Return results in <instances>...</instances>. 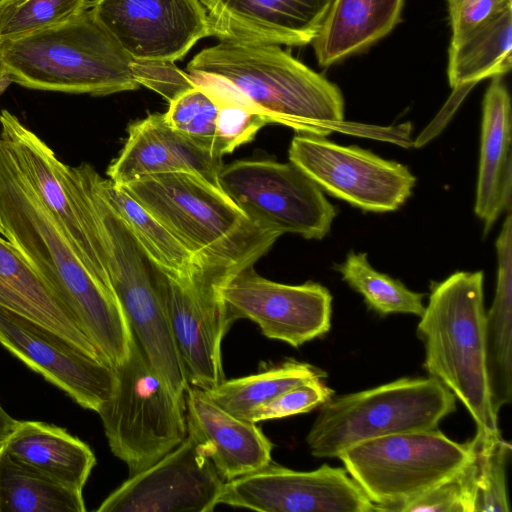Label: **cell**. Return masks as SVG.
Masks as SVG:
<instances>
[{"label": "cell", "instance_id": "8fae6325", "mask_svg": "<svg viewBox=\"0 0 512 512\" xmlns=\"http://www.w3.org/2000/svg\"><path fill=\"white\" fill-rule=\"evenodd\" d=\"M0 125V139L21 174L86 268L108 291L100 264L101 242L97 224L73 167L61 162L43 140L8 110L0 112Z\"/></svg>", "mask_w": 512, "mask_h": 512}, {"label": "cell", "instance_id": "7a4b0ae2", "mask_svg": "<svg viewBox=\"0 0 512 512\" xmlns=\"http://www.w3.org/2000/svg\"><path fill=\"white\" fill-rule=\"evenodd\" d=\"M187 71L221 79L270 124L290 127L298 134L326 137L344 120L338 86L275 44L221 40L196 54Z\"/></svg>", "mask_w": 512, "mask_h": 512}, {"label": "cell", "instance_id": "74e56055", "mask_svg": "<svg viewBox=\"0 0 512 512\" xmlns=\"http://www.w3.org/2000/svg\"><path fill=\"white\" fill-rule=\"evenodd\" d=\"M16 422H17V420L12 418L0 404V444L5 440V438L12 431Z\"/></svg>", "mask_w": 512, "mask_h": 512}, {"label": "cell", "instance_id": "8d00e7d4", "mask_svg": "<svg viewBox=\"0 0 512 512\" xmlns=\"http://www.w3.org/2000/svg\"><path fill=\"white\" fill-rule=\"evenodd\" d=\"M447 4L454 43L512 4V0H447Z\"/></svg>", "mask_w": 512, "mask_h": 512}, {"label": "cell", "instance_id": "d590c367", "mask_svg": "<svg viewBox=\"0 0 512 512\" xmlns=\"http://www.w3.org/2000/svg\"><path fill=\"white\" fill-rule=\"evenodd\" d=\"M333 395L334 391L322 382V379L307 381L288 389L259 407L251 414L249 421L258 423L306 413L320 407Z\"/></svg>", "mask_w": 512, "mask_h": 512}, {"label": "cell", "instance_id": "9c48e42d", "mask_svg": "<svg viewBox=\"0 0 512 512\" xmlns=\"http://www.w3.org/2000/svg\"><path fill=\"white\" fill-rule=\"evenodd\" d=\"M221 190L263 229L322 239L337 215L324 192L292 162L238 160L223 166Z\"/></svg>", "mask_w": 512, "mask_h": 512}, {"label": "cell", "instance_id": "ac0fdd59", "mask_svg": "<svg viewBox=\"0 0 512 512\" xmlns=\"http://www.w3.org/2000/svg\"><path fill=\"white\" fill-rule=\"evenodd\" d=\"M211 36L303 46L319 33L334 0H200Z\"/></svg>", "mask_w": 512, "mask_h": 512}, {"label": "cell", "instance_id": "d4e9b609", "mask_svg": "<svg viewBox=\"0 0 512 512\" xmlns=\"http://www.w3.org/2000/svg\"><path fill=\"white\" fill-rule=\"evenodd\" d=\"M497 284L485 316L486 367L494 410L512 400V217L507 211L496 240Z\"/></svg>", "mask_w": 512, "mask_h": 512}, {"label": "cell", "instance_id": "f1b7e54d", "mask_svg": "<svg viewBox=\"0 0 512 512\" xmlns=\"http://www.w3.org/2000/svg\"><path fill=\"white\" fill-rule=\"evenodd\" d=\"M325 376L324 372L308 363L289 360L257 374L224 380L216 388L205 392L226 412L249 421L255 410L281 393Z\"/></svg>", "mask_w": 512, "mask_h": 512}, {"label": "cell", "instance_id": "484cf974", "mask_svg": "<svg viewBox=\"0 0 512 512\" xmlns=\"http://www.w3.org/2000/svg\"><path fill=\"white\" fill-rule=\"evenodd\" d=\"M448 55V80L455 91L507 73L512 66V4L450 43Z\"/></svg>", "mask_w": 512, "mask_h": 512}, {"label": "cell", "instance_id": "2e32d148", "mask_svg": "<svg viewBox=\"0 0 512 512\" xmlns=\"http://www.w3.org/2000/svg\"><path fill=\"white\" fill-rule=\"evenodd\" d=\"M225 481L194 438H186L145 470L129 476L98 512H209Z\"/></svg>", "mask_w": 512, "mask_h": 512}, {"label": "cell", "instance_id": "6da1fadb", "mask_svg": "<svg viewBox=\"0 0 512 512\" xmlns=\"http://www.w3.org/2000/svg\"><path fill=\"white\" fill-rule=\"evenodd\" d=\"M0 224L12 243L113 367L132 331L116 300L89 272L0 139Z\"/></svg>", "mask_w": 512, "mask_h": 512}, {"label": "cell", "instance_id": "ba28073f", "mask_svg": "<svg viewBox=\"0 0 512 512\" xmlns=\"http://www.w3.org/2000/svg\"><path fill=\"white\" fill-rule=\"evenodd\" d=\"M473 457L436 429L387 435L355 444L339 458L381 511H395L462 469Z\"/></svg>", "mask_w": 512, "mask_h": 512}, {"label": "cell", "instance_id": "44dd1931", "mask_svg": "<svg viewBox=\"0 0 512 512\" xmlns=\"http://www.w3.org/2000/svg\"><path fill=\"white\" fill-rule=\"evenodd\" d=\"M511 99L501 76L492 77L483 99L481 148L474 212L488 233L511 210Z\"/></svg>", "mask_w": 512, "mask_h": 512}, {"label": "cell", "instance_id": "3957f363", "mask_svg": "<svg viewBox=\"0 0 512 512\" xmlns=\"http://www.w3.org/2000/svg\"><path fill=\"white\" fill-rule=\"evenodd\" d=\"M151 64L128 56L87 9L56 27L1 42L0 87L104 96L144 86Z\"/></svg>", "mask_w": 512, "mask_h": 512}, {"label": "cell", "instance_id": "e0dca14e", "mask_svg": "<svg viewBox=\"0 0 512 512\" xmlns=\"http://www.w3.org/2000/svg\"><path fill=\"white\" fill-rule=\"evenodd\" d=\"M0 344L85 409L98 412L113 391L112 365L1 306Z\"/></svg>", "mask_w": 512, "mask_h": 512}, {"label": "cell", "instance_id": "52a82bcc", "mask_svg": "<svg viewBox=\"0 0 512 512\" xmlns=\"http://www.w3.org/2000/svg\"><path fill=\"white\" fill-rule=\"evenodd\" d=\"M114 371L113 391L97 413L111 451L132 476L186 438L185 402L155 372L133 333L129 353Z\"/></svg>", "mask_w": 512, "mask_h": 512}, {"label": "cell", "instance_id": "4316f807", "mask_svg": "<svg viewBox=\"0 0 512 512\" xmlns=\"http://www.w3.org/2000/svg\"><path fill=\"white\" fill-rule=\"evenodd\" d=\"M91 177L99 194L126 223L155 265L174 279L189 277L200 260L121 186L101 177L93 167Z\"/></svg>", "mask_w": 512, "mask_h": 512}, {"label": "cell", "instance_id": "5bb4252c", "mask_svg": "<svg viewBox=\"0 0 512 512\" xmlns=\"http://www.w3.org/2000/svg\"><path fill=\"white\" fill-rule=\"evenodd\" d=\"M90 11L136 61L174 63L211 36L200 0H93Z\"/></svg>", "mask_w": 512, "mask_h": 512}, {"label": "cell", "instance_id": "9a60e30c", "mask_svg": "<svg viewBox=\"0 0 512 512\" xmlns=\"http://www.w3.org/2000/svg\"><path fill=\"white\" fill-rule=\"evenodd\" d=\"M219 504L263 512H375L346 469L322 465L296 471L278 464L224 483Z\"/></svg>", "mask_w": 512, "mask_h": 512}, {"label": "cell", "instance_id": "d6986e66", "mask_svg": "<svg viewBox=\"0 0 512 512\" xmlns=\"http://www.w3.org/2000/svg\"><path fill=\"white\" fill-rule=\"evenodd\" d=\"M127 132L122 150L107 169L114 184L152 174L187 172L219 187L222 157L173 129L164 114L153 113L134 121Z\"/></svg>", "mask_w": 512, "mask_h": 512}, {"label": "cell", "instance_id": "f546056e", "mask_svg": "<svg viewBox=\"0 0 512 512\" xmlns=\"http://www.w3.org/2000/svg\"><path fill=\"white\" fill-rule=\"evenodd\" d=\"M335 269L342 279L361 294L367 306L381 316L413 314L421 317L425 294L408 289L401 281L374 269L366 253L350 251Z\"/></svg>", "mask_w": 512, "mask_h": 512}, {"label": "cell", "instance_id": "30bf717a", "mask_svg": "<svg viewBox=\"0 0 512 512\" xmlns=\"http://www.w3.org/2000/svg\"><path fill=\"white\" fill-rule=\"evenodd\" d=\"M236 272L202 261L182 280L157 270L158 290L188 383L204 391L224 381L221 343L231 323L221 288Z\"/></svg>", "mask_w": 512, "mask_h": 512}, {"label": "cell", "instance_id": "83f0119b", "mask_svg": "<svg viewBox=\"0 0 512 512\" xmlns=\"http://www.w3.org/2000/svg\"><path fill=\"white\" fill-rule=\"evenodd\" d=\"M82 490L11 457L0 446V512H84Z\"/></svg>", "mask_w": 512, "mask_h": 512}, {"label": "cell", "instance_id": "1f68e13d", "mask_svg": "<svg viewBox=\"0 0 512 512\" xmlns=\"http://www.w3.org/2000/svg\"><path fill=\"white\" fill-rule=\"evenodd\" d=\"M474 462V512H510L506 464L511 446L500 433L475 434L469 441Z\"/></svg>", "mask_w": 512, "mask_h": 512}, {"label": "cell", "instance_id": "4dcf8cb0", "mask_svg": "<svg viewBox=\"0 0 512 512\" xmlns=\"http://www.w3.org/2000/svg\"><path fill=\"white\" fill-rule=\"evenodd\" d=\"M190 75V74H189ZM203 86L217 105L216 153L223 157L252 141L268 118L232 86L213 76L190 75Z\"/></svg>", "mask_w": 512, "mask_h": 512}, {"label": "cell", "instance_id": "7402d4cb", "mask_svg": "<svg viewBox=\"0 0 512 512\" xmlns=\"http://www.w3.org/2000/svg\"><path fill=\"white\" fill-rule=\"evenodd\" d=\"M0 306L53 330L106 361L21 252L1 236Z\"/></svg>", "mask_w": 512, "mask_h": 512}, {"label": "cell", "instance_id": "277c9868", "mask_svg": "<svg viewBox=\"0 0 512 512\" xmlns=\"http://www.w3.org/2000/svg\"><path fill=\"white\" fill-rule=\"evenodd\" d=\"M119 186L202 262L239 271L281 236L255 224L220 187L196 174H152Z\"/></svg>", "mask_w": 512, "mask_h": 512}, {"label": "cell", "instance_id": "8992f818", "mask_svg": "<svg viewBox=\"0 0 512 512\" xmlns=\"http://www.w3.org/2000/svg\"><path fill=\"white\" fill-rule=\"evenodd\" d=\"M455 410L456 397L436 379L405 377L332 396L320 406L306 443L313 456L335 458L363 441L436 429Z\"/></svg>", "mask_w": 512, "mask_h": 512}, {"label": "cell", "instance_id": "5b68a950", "mask_svg": "<svg viewBox=\"0 0 512 512\" xmlns=\"http://www.w3.org/2000/svg\"><path fill=\"white\" fill-rule=\"evenodd\" d=\"M483 283V271H459L432 282L417 335L430 377L465 406L476 433L489 435L500 431L486 367Z\"/></svg>", "mask_w": 512, "mask_h": 512}, {"label": "cell", "instance_id": "f35d334b", "mask_svg": "<svg viewBox=\"0 0 512 512\" xmlns=\"http://www.w3.org/2000/svg\"><path fill=\"white\" fill-rule=\"evenodd\" d=\"M2 233V228H1V224H0V234Z\"/></svg>", "mask_w": 512, "mask_h": 512}, {"label": "cell", "instance_id": "7c38bea8", "mask_svg": "<svg viewBox=\"0 0 512 512\" xmlns=\"http://www.w3.org/2000/svg\"><path fill=\"white\" fill-rule=\"evenodd\" d=\"M288 153L290 162L323 192L365 211L397 210L416 183L405 165L355 145H339L324 136L297 134Z\"/></svg>", "mask_w": 512, "mask_h": 512}, {"label": "cell", "instance_id": "836d02e7", "mask_svg": "<svg viewBox=\"0 0 512 512\" xmlns=\"http://www.w3.org/2000/svg\"><path fill=\"white\" fill-rule=\"evenodd\" d=\"M164 116L173 129L217 155V105L203 86L195 83L177 95Z\"/></svg>", "mask_w": 512, "mask_h": 512}, {"label": "cell", "instance_id": "e575fe53", "mask_svg": "<svg viewBox=\"0 0 512 512\" xmlns=\"http://www.w3.org/2000/svg\"><path fill=\"white\" fill-rule=\"evenodd\" d=\"M475 478L473 457L462 469L395 511L474 512Z\"/></svg>", "mask_w": 512, "mask_h": 512}, {"label": "cell", "instance_id": "cb8c5ba5", "mask_svg": "<svg viewBox=\"0 0 512 512\" xmlns=\"http://www.w3.org/2000/svg\"><path fill=\"white\" fill-rule=\"evenodd\" d=\"M404 0H334L311 42L318 63L328 67L361 52L400 21Z\"/></svg>", "mask_w": 512, "mask_h": 512}, {"label": "cell", "instance_id": "4fadbf2b", "mask_svg": "<svg viewBox=\"0 0 512 512\" xmlns=\"http://www.w3.org/2000/svg\"><path fill=\"white\" fill-rule=\"evenodd\" d=\"M227 319L255 322L264 336L299 347L331 328L332 296L323 285H288L268 280L252 266L237 271L222 286Z\"/></svg>", "mask_w": 512, "mask_h": 512}, {"label": "cell", "instance_id": "d6a6232c", "mask_svg": "<svg viewBox=\"0 0 512 512\" xmlns=\"http://www.w3.org/2000/svg\"><path fill=\"white\" fill-rule=\"evenodd\" d=\"M89 6V0H0V43L61 25Z\"/></svg>", "mask_w": 512, "mask_h": 512}, {"label": "cell", "instance_id": "603a6c76", "mask_svg": "<svg viewBox=\"0 0 512 512\" xmlns=\"http://www.w3.org/2000/svg\"><path fill=\"white\" fill-rule=\"evenodd\" d=\"M11 457L67 486L83 490L96 458L65 429L40 421H18L0 444Z\"/></svg>", "mask_w": 512, "mask_h": 512}, {"label": "cell", "instance_id": "ffe728a7", "mask_svg": "<svg viewBox=\"0 0 512 512\" xmlns=\"http://www.w3.org/2000/svg\"><path fill=\"white\" fill-rule=\"evenodd\" d=\"M184 402L187 435L201 446L225 482L271 462L273 445L256 423L226 412L195 386L189 385Z\"/></svg>", "mask_w": 512, "mask_h": 512}]
</instances>
